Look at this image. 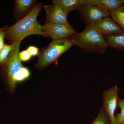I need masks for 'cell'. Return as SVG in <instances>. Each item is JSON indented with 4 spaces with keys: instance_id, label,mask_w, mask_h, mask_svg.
Returning a JSON list of instances; mask_svg holds the SVG:
<instances>
[{
    "instance_id": "44dd1931",
    "label": "cell",
    "mask_w": 124,
    "mask_h": 124,
    "mask_svg": "<svg viewBox=\"0 0 124 124\" xmlns=\"http://www.w3.org/2000/svg\"><path fill=\"white\" fill-rule=\"evenodd\" d=\"M27 50L31 56H35L39 54V49L35 46H30L28 48Z\"/></svg>"
},
{
    "instance_id": "5b68a950",
    "label": "cell",
    "mask_w": 124,
    "mask_h": 124,
    "mask_svg": "<svg viewBox=\"0 0 124 124\" xmlns=\"http://www.w3.org/2000/svg\"><path fill=\"white\" fill-rule=\"evenodd\" d=\"M119 91L118 86L115 85L103 92L102 106L109 117L110 124H117L116 120L115 113L118 107Z\"/></svg>"
},
{
    "instance_id": "ba28073f",
    "label": "cell",
    "mask_w": 124,
    "mask_h": 124,
    "mask_svg": "<svg viewBox=\"0 0 124 124\" xmlns=\"http://www.w3.org/2000/svg\"><path fill=\"white\" fill-rule=\"evenodd\" d=\"M88 25L94 28L103 36L124 33L121 28L108 16Z\"/></svg>"
},
{
    "instance_id": "52a82bcc",
    "label": "cell",
    "mask_w": 124,
    "mask_h": 124,
    "mask_svg": "<svg viewBox=\"0 0 124 124\" xmlns=\"http://www.w3.org/2000/svg\"><path fill=\"white\" fill-rule=\"evenodd\" d=\"M77 10L79 11L81 20L86 25L97 22L110 15L109 11L91 5H82Z\"/></svg>"
},
{
    "instance_id": "7402d4cb",
    "label": "cell",
    "mask_w": 124,
    "mask_h": 124,
    "mask_svg": "<svg viewBox=\"0 0 124 124\" xmlns=\"http://www.w3.org/2000/svg\"><path fill=\"white\" fill-rule=\"evenodd\" d=\"M122 4H124V0H121Z\"/></svg>"
},
{
    "instance_id": "5bb4252c",
    "label": "cell",
    "mask_w": 124,
    "mask_h": 124,
    "mask_svg": "<svg viewBox=\"0 0 124 124\" xmlns=\"http://www.w3.org/2000/svg\"><path fill=\"white\" fill-rule=\"evenodd\" d=\"M112 19L124 32V6L109 11Z\"/></svg>"
},
{
    "instance_id": "6da1fadb",
    "label": "cell",
    "mask_w": 124,
    "mask_h": 124,
    "mask_svg": "<svg viewBox=\"0 0 124 124\" xmlns=\"http://www.w3.org/2000/svg\"><path fill=\"white\" fill-rule=\"evenodd\" d=\"M44 5L39 2L31 10L22 18L18 20L15 24L11 27H4L6 37L10 43L19 39H23L32 35H40L45 36L42 31V26L37 21L38 14Z\"/></svg>"
},
{
    "instance_id": "2e32d148",
    "label": "cell",
    "mask_w": 124,
    "mask_h": 124,
    "mask_svg": "<svg viewBox=\"0 0 124 124\" xmlns=\"http://www.w3.org/2000/svg\"><path fill=\"white\" fill-rule=\"evenodd\" d=\"M13 47L11 44H5L3 49L0 51V66H4L6 63Z\"/></svg>"
},
{
    "instance_id": "9a60e30c",
    "label": "cell",
    "mask_w": 124,
    "mask_h": 124,
    "mask_svg": "<svg viewBox=\"0 0 124 124\" xmlns=\"http://www.w3.org/2000/svg\"><path fill=\"white\" fill-rule=\"evenodd\" d=\"M89 124H110L109 117L102 106L97 117Z\"/></svg>"
},
{
    "instance_id": "7a4b0ae2",
    "label": "cell",
    "mask_w": 124,
    "mask_h": 124,
    "mask_svg": "<svg viewBox=\"0 0 124 124\" xmlns=\"http://www.w3.org/2000/svg\"><path fill=\"white\" fill-rule=\"evenodd\" d=\"M70 38L74 45L85 53L102 54L108 46L104 36L90 25H86L84 31Z\"/></svg>"
},
{
    "instance_id": "7c38bea8",
    "label": "cell",
    "mask_w": 124,
    "mask_h": 124,
    "mask_svg": "<svg viewBox=\"0 0 124 124\" xmlns=\"http://www.w3.org/2000/svg\"><path fill=\"white\" fill-rule=\"evenodd\" d=\"M52 2L53 4L62 7L68 14L73 10H77L84 5V0H54Z\"/></svg>"
},
{
    "instance_id": "ffe728a7",
    "label": "cell",
    "mask_w": 124,
    "mask_h": 124,
    "mask_svg": "<svg viewBox=\"0 0 124 124\" xmlns=\"http://www.w3.org/2000/svg\"><path fill=\"white\" fill-rule=\"evenodd\" d=\"M5 37H6V34L4 28H0V51L4 46Z\"/></svg>"
},
{
    "instance_id": "8992f818",
    "label": "cell",
    "mask_w": 124,
    "mask_h": 124,
    "mask_svg": "<svg viewBox=\"0 0 124 124\" xmlns=\"http://www.w3.org/2000/svg\"><path fill=\"white\" fill-rule=\"evenodd\" d=\"M42 31L45 37H50L53 40L70 38L78 33L69 23L61 24L46 22L42 26Z\"/></svg>"
},
{
    "instance_id": "8fae6325",
    "label": "cell",
    "mask_w": 124,
    "mask_h": 124,
    "mask_svg": "<svg viewBox=\"0 0 124 124\" xmlns=\"http://www.w3.org/2000/svg\"><path fill=\"white\" fill-rule=\"evenodd\" d=\"M122 4L121 0H84V4L92 5L109 11L120 7Z\"/></svg>"
},
{
    "instance_id": "3957f363",
    "label": "cell",
    "mask_w": 124,
    "mask_h": 124,
    "mask_svg": "<svg viewBox=\"0 0 124 124\" xmlns=\"http://www.w3.org/2000/svg\"><path fill=\"white\" fill-rule=\"evenodd\" d=\"M74 45L70 37L53 40L48 46L39 51L38 61L35 67L42 70L57 61L59 57Z\"/></svg>"
},
{
    "instance_id": "30bf717a",
    "label": "cell",
    "mask_w": 124,
    "mask_h": 124,
    "mask_svg": "<svg viewBox=\"0 0 124 124\" xmlns=\"http://www.w3.org/2000/svg\"><path fill=\"white\" fill-rule=\"evenodd\" d=\"M34 0H17L15 1V16L19 20L29 13L36 6Z\"/></svg>"
},
{
    "instance_id": "ac0fdd59",
    "label": "cell",
    "mask_w": 124,
    "mask_h": 124,
    "mask_svg": "<svg viewBox=\"0 0 124 124\" xmlns=\"http://www.w3.org/2000/svg\"><path fill=\"white\" fill-rule=\"evenodd\" d=\"M118 107L121 111L116 115V121L117 124H124V99L119 98Z\"/></svg>"
},
{
    "instance_id": "277c9868",
    "label": "cell",
    "mask_w": 124,
    "mask_h": 124,
    "mask_svg": "<svg viewBox=\"0 0 124 124\" xmlns=\"http://www.w3.org/2000/svg\"><path fill=\"white\" fill-rule=\"evenodd\" d=\"M22 40L19 39L11 43L13 45V49L6 63L4 66L5 67L8 88L11 93L14 92L17 85L15 81L16 76L23 67L19 58V46Z\"/></svg>"
},
{
    "instance_id": "9c48e42d",
    "label": "cell",
    "mask_w": 124,
    "mask_h": 124,
    "mask_svg": "<svg viewBox=\"0 0 124 124\" xmlns=\"http://www.w3.org/2000/svg\"><path fill=\"white\" fill-rule=\"evenodd\" d=\"M46 14V22L61 24H68V13L62 7L55 4L47 5L44 7Z\"/></svg>"
},
{
    "instance_id": "4fadbf2b",
    "label": "cell",
    "mask_w": 124,
    "mask_h": 124,
    "mask_svg": "<svg viewBox=\"0 0 124 124\" xmlns=\"http://www.w3.org/2000/svg\"><path fill=\"white\" fill-rule=\"evenodd\" d=\"M106 39L108 46L124 49V33L108 36Z\"/></svg>"
},
{
    "instance_id": "d6986e66",
    "label": "cell",
    "mask_w": 124,
    "mask_h": 124,
    "mask_svg": "<svg viewBox=\"0 0 124 124\" xmlns=\"http://www.w3.org/2000/svg\"><path fill=\"white\" fill-rule=\"evenodd\" d=\"M31 57L28 51L26 50L21 51L19 53V58L21 61L26 62L30 60Z\"/></svg>"
},
{
    "instance_id": "e0dca14e",
    "label": "cell",
    "mask_w": 124,
    "mask_h": 124,
    "mask_svg": "<svg viewBox=\"0 0 124 124\" xmlns=\"http://www.w3.org/2000/svg\"><path fill=\"white\" fill-rule=\"evenodd\" d=\"M30 75L29 70L26 68L23 67L16 74L15 78V81L17 84V82H22L27 79Z\"/></svg>"
}]
</instances>
